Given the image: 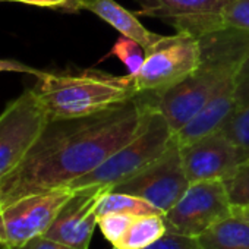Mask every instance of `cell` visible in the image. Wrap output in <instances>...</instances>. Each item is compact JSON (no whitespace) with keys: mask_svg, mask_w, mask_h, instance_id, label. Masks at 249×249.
Instances as JSON below:
<instances>
[{"mask_svg":"<svg viewBox=\"0 0 249 249\" xmlns=\"http://www.w3.org/2000/svg\"><path fill=\"white\" fill-rule=\"evenodd\" d=\"M153 110V95L140 92L89 116L49 120L21 163L0 180V210L88 175L129 142Z\"/></svg>","mask_w":249,"mask_h":249,"instance_id":"obj_1","label":"cell"},{"mask_svg":"<svg viewBox=\"0 0 249 249\" xmlns=\"http://www.w3.org/2000/svg\"><path fill=\"white\" fill-rule=\"evenodd\" d=\"M201 60L183 82L161 95H153V106L175 132L213 98L220 87L236 75L249 59V33L224 28L199 37Z\"/></svg>","mask_w":249,"mask_h":249,"instance_id":"obj_2","label":"cell"},{"mask_svg":"<svg viewBox=\"0 0 249 249\" xmlns=\"http://www.w3.org/2000/svg\"><path fill=\"white\" fill-rule=\"evenodd\" d=\"M49 120L89 116L135 98L134 76H114L98 71L79 73L41 72L33 87Z\"/></svg>","mask_w":249,"mask_h":249,"instance_id":"obj_3","label":"cell"},{"mask_svg":"<svg viewBox=\"0 0 249 249\" xmlns=\"http://www.w3.org/2000/svg\"><path fill=\"white\" fill-rule=\"evenodd\" d=\"M173 144H176V132L167 119L154 108L148 114L142 129L129 142L111 154L97 169L72 182L69 188L79 189L95 185L113 188L153 164Z\"/></svg>","mask_w":249,"mask_h":249,"instance_id":"obj_4","label":"cell"},{"mask_svg":"<svg viewBox=\"0 0 249 249\" xmlns=\"http://www.w3.org/2000/svg\"><path fill=\"white\" fill-rule=\"evenodd\" d=\"M201 60L199 38L189 33L160 36L145 49V60L134 76L140 92L161 95L183 82Z\"/></svg>","mask_w":249,"mask_h":249,"instance_id":"obj_5","label":"cell"},{"mask_svg":"<svg viewBox=\"0 0 249 249\" xmlns=\"http://www.w3.org/2000/svg\"><path fill=\"white\" fill-rule=\"evenodd\" d=\"M231 215L233 205L223 180H204L191 183L163 217L167 233L198 237Z\"/></svg>","mask_w":249,"mask_h":249,"instance_id":"obj_6","label":"cell"},{"mask_svg":"<svg viewBox=\"0 0 249 249\" xmlns=\"http://www.w3.org/2000/svg\"><path fill=\"white\" fill-rule=\"evenodd\" d=\"M47 122L33 88L6 106L0 114V180L21 163Z\"/></svg>","mask_w":249,"mask_h":249,"instance_id":"obj_7","label":"cell"},{"mask_svg":"<svg viewBox=\"0 0 249 249\" xmlns=\"http://www.w3.org/2000/svg\"><path fill=\"white\" fill-rule=\"evenodd\" d=\"M69 186L30 195L0 210V242L8 248L19 246L43 236L65 202L73 195Z\"/></svg>","mask_w":249,"mask_h":249,"instance_id":"obj_8","label":"cell"},{"mask_svg":"<svg viewBox=\"0 0 249 249\" xmlns=\"http://www.w3.org/2000/svg\"><path fill=\"white\" fill-rule=\"evenodd\" d=\"M189 185L180 145L176 141L159 160L131 179L113 186L111 191L140 196L166 214L182 198Z\"/></svg>","mask_w":249,"mask_h":249,"instance_id":"obj_9","label":"cell"},{"mask_svg":"<svg viewBox=\"0 0 249 249\" xmlns=\"http://www.w3.org/2000/svg\"><path fill=\"white\" fill-rule=\"evenodd\" d=\"M231 0H137L141 17L169 22L178 33L195 37L224 30L221 14Z\"/></svg>","mask_w":249,"mask_h":249,"instance_id":"obj_10","label":"cell"},{"mask_svg":"<svg viewBox=\"0 0 249 249\" xmlns=\"http://www.w3.org/2000/svg\"><path fill=\"white\" fill-rule=\"evenodd\" d=\"M108 191H111L108 185L75 189L73 195L65 202L43 236L73 249H89L91 237L98 221L95 208L101 196Z\"/></svg>","mask_w":249,"mask_h":249,"instance_id":"obj_11","label":"cell"},{"mask_svg":"<svg viewBox=\"0 0 249 249\" xmlns=\"http://www.w3.org/2000/svg\"><path fill=\"white\" fill-rule=\"evenodd\" d=\"M180 153L189 183L224 180L246 161L240 150L220 131L180 145Z\"/></svg>","mask_w":249,"mask_h":249,"instance_id":"obj_12","label":"cell"},{"mask_svg":"<svg viewBox=\"0 0 249 249\" xmlns=\"http://www.w3.org/2000/svg\"><path fill=\"white\" fill-rule=\"evenodd\" d=\"M79 11L92 12L119 31L120 36L140 43L144 49L150 47L160 37V34L147 30L134 12L124 9L114 0H72L68 12L75 14Z\"/></svg>","mask_w":249,"mask_h":249,"instance_id":"obj_13","label":"cell"},{"mask_svg":"<svg viewBox=\"0 0 249 249\" xmlns=\"http://www.w3.org/2000/svg\"><path fill=\"white\" fill-rule=\"evenodd\" d=\"M198 243L199 249H249V223L233 214L198 236Z\"/></svg>","mask_w":249,"mask_h":249,"instance_id":"obj_14","label":"cell"},{"mask_svg":"<svg viewBox=\"0 0 249 249\" xmlns=\"http://www.w3.org/2000/svg\"><path fill=\"white\" fill-rule=\"evenodd\" d=\"M167 233L164 217L157 214L137 215L128 231L120 239V242L113 246L116 249H142L153 245Z\"/></svg>","mask_w":249,"mask_h":249,"instance_id":"obj_15","label":"cell"},{"mask_svg":"<svg viewBox=\"0 0 249 249\" xmlns=\"http://www.w3.org/2000/svg\"><path fill=\"white\" fill-rule=\"evenodd\" d=\"M97 215L101 217L104 214L110 213H120V214H129V215H150V214H157V215H164L161 210L150 204L148 201L129 195V194H123V192H114L108 191L106 192L101 199L97 204Z\"/></svg>","mask_w":249,"mask_h":249,"instance_id":"obj_16","label":"cell"},{"mask_svg":"<svg viewBox=\"0 0 249 249\" xmlns=\"http://www.w3.org/2000/svg\"><path fill=\"white\" fill-rule=\"evenodd\" d=\"M226 135L249 160V101L240 108L234 110L217 129Z\"/></svg>","mask_w":249,"mask_h":249,"instance_id":"obj_17","label":"cell"},{"mask_svg":"<svg viewBox=\"0 0 249 249\" xmlns=\"http://www.w3.org/2000/svg\"><path fill=\"white\" fill-rule=\"evenodd\" d=\"M110 56H116L126 66L129 75H137L145 60V49L140 43L122 36L116 40L114 46L111 47L110 53L106 57Z\"/></svg>","mask_w":249,"mask_h":249,"instance_id":"obj_18","label":"cell"},{"mask_svg":"<svg viewBox=\"0 0 249 249\" xmlns=\"http://www.w3.org/2000/svg\"><path fill=\"white\" fill-rule=\"evenodd\" d=\"M223 183L234 208L249 207V160L240 163Z\"/></svg>","mask_w":249,"mask_h":249,"instance_id":"obj_19","label":"cell"},{"mask_svg":"<svg viewBox=\"0 0 249 249\" xmlns=\"http://www.w3.org/2000/svg\"><path fill=\"white\" fill-rule=\"evenodd\" d=\"M135 217L129 214H120V213H110L98 217L97 226L101 230L103 236L113 245L116 246L120 239L128 231L132 220Z\"/></svg>","mask_w":249,"mask_h":249,"instance_id":"obj_20","label":"cell"},{"mask_svg":"<svg viewBox=\"0 0 249 249\" xmlns=\"http://www.w3.org/2000/svg\"><path fill=\"white\" fill-rule=\"evenodd\" d=\"M223 28L249 33V0H231L221 14Z\"/></svg>","mask_w":249,"mask_h":249,"instance_id":"obj_21","label":"cell"},{"mask_svg":"<svg viewBox=\"0 0 249 249\" xmlns=\"http://www.w3.org/2000/svg\"><path fill=\"white\" fill-rule=\"evenodd\" d=\"M142 249H199V243H198V237L166 233L161 239Z\"/></svg>","mask_w":249,"mask_h":249,"instance_id":"obj_22","label":"cell"},{"mask_svg":"<svg viewBox=\"0 0 249 249\" xmlns=\"http://www.w3.org/2000/svg\"><path fill=\"white\" fill-rule=\"evenodd\" d=\"M8 249H73L71 246H66L63 243H59L56 240H52L46 236H37L33 237L31 240L15 246V248H8Z\"/></svg>","mask_w":249,"mask_h":249,"instance_id":"obj_23","label":"cell"},{"mask_svg":"<svg viewBox=\"0 0 249 249\" xmlns=\"http://www.w3.org/2000/svg\"><path fill=\"white\" fill-rule=\"evenodd\" d=\"M6 2H18L33 6H41V8H52V9H60L68 12L71 8L72 0H6Z\"/></svg>","mask_w":249,"mask_h":249,"instance_id":"obj_24","label":"cell"},{"mask_svg":"<svg viewBox=\"0 0 249 249\" xmlns=\"http://www.w3.org/2000/svg\"><path fill=\"white\" fill-rule=\"evenodd\" d=\"M0 72H19V73H30L34 75L36 78L41 75L43 71L34 69L25 63L17 62V60H3L0 59Z\"/></svg>","mask_w":249,"mask_h":249,"instance_id":"obj_25","label":"cell"},{"mask_svg":"<svg viewBox=\"0 0 249 249\" xmlns=\"http://www.w3.org/2000/svg\"><path fill=\"white\" fill-rule=\"evenodd\" d=\"M233 214L240 217L246 223H249V207H242V208H234L233 207Z\"/></svg>","mask_w":249,"mask_h":249,"instance_id":"obj_26","label":"cell"},{"mask_svg":"<svg viewBox=\"0 0 249 249\" xmlns=\"http://www.w3.org/2000/svg\"><path fill=\"white\" fill-rule=\"evenodd\" d=\"M0 249H8V246L3 242H0Z\"/></svg>","mask_w":249,"mask_h":249,"instance_id":"obj_27","label":"cell"},{"mask_svg":"<svg viewBox=\"0 0 249 249\" xmlns=\"http://www.w3.org/2000/svg\"><path fill=\"white\" fill-rule=\"evenodd\" d=\"M0 2H6V0H0Z\"/></svg>","mask_w":249,"mask_h":249,"instance_id":"obj_28","label":"cell"}]
</instances>
